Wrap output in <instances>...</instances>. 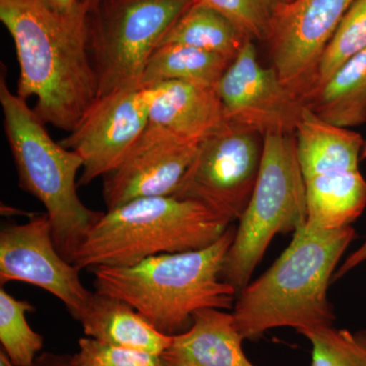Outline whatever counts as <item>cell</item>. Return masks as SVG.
<instances>
[{"label":"cell","instance_id":"cell-32","mask_svg":"<svg viewBox=\"0 0 366 366\" xmlns=\"http://www.w3.org/2000/svg\"><path fill=\"white\" fill-rule=\"evenodd\" d=\"M277 4H288V2L292 1V0H276Z\"/></svg>","mask_w":366,"mask_h":366},{"label":"cell","instance_id":"cell-20","mask_svg":"<svg viewBox=\"0 0 366 366\" xmlns=\"http://www.w3.org/2000/svg\"><path fill=\"white\" fill-rule=\"evenodd\" d=\"M247 39L224 14L194 1L173 24L159 46H189L233 60Z\"/></svg>","mask_w":366,"mask_h":366},{"label":"cell","instance_id":"cell-7","mask_svg":"<svg viewBox=\"0 0 366 366\" xmlns=\"http://www.w3.org/2000/svg\"><path fill=\"white\" fill-rule=\"evenodd\" d=\"M196 0H100L89 11V48L99 97L142 86L144 69ZM98 97V98H99Z\"/></svg>","mask_w":366,"mask_h":366},{"label":"cell","instance_id":"cell-14","mask_svg":"<svg viewBox=\"0 0 366 366\" xmlns=\"http://www.w3.org/2000/svg\"><path fill=\"white\" fill-rule=\"evenodd\" d=\"M151 86L149 124L153 127L199 144L230 124L216 88L179 81Z\"/></svg>","mask_w":366,"mask_h":366},{"label":"cell","instance_id":"cell-18","mask_svg":"<svg viewBox=\"0 0 366 366\" xmlns=\"http://www.w3.org/2000/svg\"><path fill=\"white\" fill-rule=\"evenodd\" d=\"M307 222L322 229L352 225L366 207V180L360 170L305 179Z\"/></svg>","mask_w":366,"mask_h":366},{"label":"cell","instance_id":"cell-17","mask_svg":"<svg viewBox=\"0 0 366 366\" xmlns=\"http://www.w3.org/2000/svg\"><path fill=\"white\" fill-rule=\"evenodd\" d=\"M79 322L89 338L158 356L169 346L172 337L158 331L125 301L96 291Z\"/></svg>","mask_w":366,"mask_h":366},{"label":"cell","instance_id":"cell-29","mask_svg":"<svg viewBox=\"0 0 366 366\" xmlns=\"http://www.w3.org/2000/svg\"><path fill=\"white\" fill-rule=\"evenodd\" d=\"M0 366H14L4 350L0 351Z\"/></svg>","mask_w":366,"mask_h":366},{"label":"cell","instance_id":"cell-25","mask_svg":"<svg viewBox=\"0 0 366 366\" xmlns=\"http://www.w3.org/2000/svg\"><path fill=\"white\" fill-rule=\"evenodd\" d=\"M44 366H165L155 354L108 345L95 339H79L78 352L67 361Z\"/></svg>","mask_w":366,"mask_h":366},{"label":"cell","instance_id":"cell-10","mask_svg":"<svg viewBox=\"0 0 366 366\" xmlns=\"http://www.w3.org/2000/svg\"><path fill=\"white\" fill-rule=\"evenodd\" d=\"M153 86L125 89L99 97L60 144L83 159L79 187L104 177L149 124Z\"/></svg>","mask_w":366,"mask_h":366},{"label":"cell","instance_id":"cell-24","mask_svg":"<svg viewBox=\"0 0 366 366\" xmlns=\"http://www.w3.org/2000/svg\"><path fill=\"white\" fill-rule=\"evenodd\" d=\"M300 334L312 345V366H366V330L330 326Z\"/></svg>","mask_w":366,"mask_h":366},{"label":"cell","instance_id":"cell-5","mask_svg":"<svg viewBox=\"0 0 366 366\" xmlns=\"http://www.w3.org/2000/svg\"><path fill=\"white\" fill-rule=\"evenodd\" d=\"M0 104L19 185L44 206L57 249L72 264L86 233L103 214L89 209L79 199L78 173L83 169V159L53 141L26 100L9 90L4 66Z\"/></svg>","mask_w":366,"mask_h":366},{"label":"cell","instance_id":"cell-4","mask_svg":"<svg viewBox=\"0 0 366 366\" xmlns=\"http://www.w3.org/2000/svg\"><path fill=\"white\" fill-rule=\"evenodd\" d=\"M231 224L197 202L141 197L103 212L72 264L79 269L129 267L155 255L204 249L218 242Z\"/></svg>","mask_w":366,"mask_h":366},{"label":"cell","instance_id":"cell-2","mask_svg":"<svg viewBox=\"0 0 366 366\" xmlns=\"http://www.w3.org/2000/svg\"><path fill=\"white\" fill-rule=\"evenodd\" d=\"M355 236L352 226L322 229L307 221L298 228L268 271L236 298L232 314L244 340H257L277 327L300 334L333 326L336 315L327 290Z\"/></svg>","mask_w":366,"mask_h":366},{"label":"cell","instance_id":"cell-6","mask_svg":"<svg viewBox=\"0 0 366 366\" xmlns=\"http://www.w3.org/2000/svg\"><path fill=\"white\" fill-rule=\"evenodd\" d=\"M224 262L222 279L237 291L250 283L272 240L307 221V189L295 134H267L259 177Z\"/></svg>","mask_w":366,"mask_h":366},{"label":"cell","instance_id":"cell-3","mask_svg":"<svg viewBox=\"0 0 366 366\" xmlns=\"http://www.w3.org/2000/svg\"><path fill=\"white\" fill-rule=\"evenodd\" d=\"M235 232L231 224L204 249L155 255L129 267L92 269L95 291L129 303L161 333H182L199 310L234 307L237 291L223 280L222 271Z\"/></svg>","mask_w":366,"mask_h":366},{"label":"cell","instance_id":"cell-15","mask_svg":"<svg viewBox=\"0 0 366 366\" xmlns=\"http://www.w3.org/2000/svg\"><path fill=\"white\" fill-rule=\"evenodd\" d=\"M243 341L233 314L206 308L194 314L187 331L171 337L160 357L165 366H255Z\"/></svg>","mask_w":366,"mask_h":366},{"label":"cell","instance_id":"cell-19","mask_svg":"<svg viewBox=\"0 0 366 366\" xmlns=\"http://www.w3.org/2000/svg\"><path fill=\"white\" fill-rule=\"evenodd\" d=\"M330 124L350 129L366 122V50L340 67L303 101Z\"/></svg>","mask_w":366,"mask_h":366},{"label":"cell","instance_id":"cell-31","mask_svg":"<svg viewBox=\"0 0 366 366\" xmlns=\"http://www.w3.org/2000/svg\"><path fill=\"white\" fill-rule=\"evenodd\" d=\"M366 159V141L365 142V146H363L362 153H361V160H365Z\"/></svg>","mask_w":366,"mask_h":366},{"label":"cell","instance_id":"cell-11","mask_svg":"<svg viewBox=\"0 0 366 366\" xmlns=\"http://www.w3.org/2000/svg\"><path fill=\"white\" fill-rule=\"evenodd\" d=\"M81 269L66 261L53 239L47 214L24 224L6 226L0 232V283L21 281L42 288L64 303L79 320L93 293L79 278Z\"/></svg>","mask_w":366,"mask_h":366},{"label":"cell","instance_id":"cell-12","mask_svg":"<svg viewBox=\"0 0 366 366\" xmlns=\"http://www.w3.org/2000/svg\"><path fill=\"white\" fill-rule=\"evenodd\" d=\"M216 90L231 124L262 137L295 134L305 104L273 67L262 66L254 41H245Z\"/></svg>","mask_w":366,"mask_h":366},{"label":"cell","instance_id":"cell-26","mask_svg":"<svg viewBox=\"0 0 366 366\" xmlns=\"http://www.w3.org/2000/svg\"><path fill=\"white\" fill-rule=\"evenodd\" d=\"M224 14L249 39L266 42L276 0H196Z\"/></svg>","mask_w":366,"mask_h":366},{"label":"cell","instance_id":"cell-22","mask_svg":"<svg viewBox=\"0 0 366 366\" xmlns=\"http://www.w3.org/2000/svg\"><path fill=\"white\" fill-rule=\"evenodd\" d=\"M35 312L29 301L16 300L0 289V342L14 366H34L44 339L34 331L26 315Z\"/></svg>","mask_w":366,"mask_h":366},{"label":"cell","instance_id":"cell-1","mask_svg":"<svg viewBox=\"0 0 366 366\" xmlns=\"http://www.w3.org/2000/svg\"><path fill=\"white\" fill-rule=\"evenodd\" d=\"M0 21L16 47L18 94L35 97L45 124L71 132L99 97L89 48V9L59 13L42 0H0Z\"/></svg>","mask_w":366,"mask_h":366},{"label":"cell","instance_id":"cell-23","mask_svg":"<svg viewBox=\"0 0 366 366\" xmlns=\"http://www.w3.org/2000/svg\"><path fill=\"white\" fill-rule=\"evenodd\" d=\"M365 50H366V0H354L322 53L312 92L317 86L326 83L327 79L331 78L335 72L343 66L347 61Z\"/></svg>","mask_w":366,"mask_h":366},{"label":"cell","instance_id":"cell-13","mask_svg":"<svg viewBox=\"0 0 366 366\" xmlns=\"http://www.w3.org/2000/svg\"><path fill=\"white\" fill-rule=\"evenodd\" d=\"M199 144L148 124L119 165L103 177L107 209L141 197L173 196Z\"/></svg>","mask_w":366,"mask_h":366},{"label":"cell","instance_id":"cell-21","mask_svg":"<svg viewBox=\"0 0 366 366\" xmlns=\"http://www.w3.org/2000/svg\"><path fill=\"white\" fill-rule=\"evenodd\" d=\"M231 62L223 55L189 46L161 45L147 64L142 86L179 81L216 88Z\"/></svg>","mask_w":366,"mask_h":366},{"label":"cell","instance_id":"cell-30","mask_svg":"<svg viewBox=\"0 0 366 366\" xmlns=\"http://www.w3.org/2000/svg\"><path fill=\"white\" fill-rule=\"evenodd\" d=\"M79 1L81 2V4H83L84 6L89 9V11H90L94 9V7L97 6V4L100 0H79Z\"/></svg>","mask_w":366,"mask_h":366},{"label":"cell","instance_id":"cell-9","mask_svg":"<svg viewBox=\"0 0 366 366\" xmlns=\"http://www.w3.org/2000/svg\"><path fill=\"white\" fill-rule=\"evenodd\" d=\"M354 0H292L277 4L266 42L282 83L305 101L322 53Z\"/></svg>","mask_w":366,"mask_h":366},{"label":"cell","instance_id":"cell-28","mask_svg":"<svg viewBox=\"0 0 366 366\" xmlns=\"http://www.w3.org/2000/svg\"><path fill=\"white\" fill-rule=\"evenodd\" d=\"M42 1L59 13H69L78 4L79 0H42Z\"/></svg>","mask_w":366,"mask_h":366},{"label":"cell","instance_id":"cell-27","mask_svg":"<svg viewBox=\"0 0 366 366\" xmlns=\"http://www.w3.org/2000/svg\"><path fill=\"white\" fill-rule=\"evenodd\" d=\"M365 262H366V239L355 252L349 255L345 261L342 262V264L338 267L337 271L335 272L333 281L343 278L349 272L352 271L356 267L360 266V264Z\"/></svg>","mask_w":366,"mask_h":366},{"label":"cell","instance_id":"cell-16","mask_svg":"<svg viewBox=\"0 0 366 366\" xmlns=\"http://www.w3.org/2000/svg\"><path fill=\"white\" fill-rule=\"evenodd\" d=\"M303 178L360 170L365 139L358 132L330 124L305 105L295 132Z\"/></svg>","mask_w":366,"mask_h":366},{"label":"cell","instance_id":"cell-8","mask_svg":"<svg viewBox=\"0 0 366 366\" xmlns=\"http://www.w3.org/2000/svg\"><path fill=\"white\" fill-rule=\"evenodd\" d=\"M264 137L229 124L199 144L173 196L203 204L233 223L249 206L261 169Z\"/></svg>","mask_w":366,"mask_h":366}]
</instances>
